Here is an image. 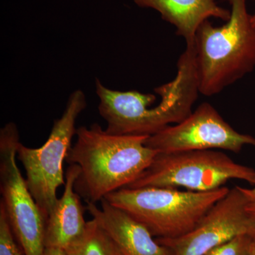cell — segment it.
I'll use <instances>...</instances> for the list:
<instances>
[{
    "mask_svg": "<svg viewBox=\"0 0 255 255\" xmlns=\"http://www.w3.org/2000/svg\"><path fill=\"white\" fill-rule=\"evenodd\" d=\"M100 99L99 112L107 122V132L114 135H150L182 122L192 113L199 93L195 52L186 48L177 62V73L169 82L155 89L161 100L155 107V95L110 90L96 79Z\"/></svg>",
    "mask_w": 255,
    "mask_h": 255,
    "instance_id": "1",
    "label": "cell"
},
{
    "mask_svg": "<svg viewBox=\"0 0 255 255\" xmlns=\"http://www.w3.org/2000/svg\"><path fill=\"white\" fill-rule=\"evenodd\" d=\"M76 135L65 160L80 167L75 190L85 203L130 185L158 153L145 145L147 135H114L97 124L78 128Z\"/></svg>",
    "mask_w": 255,
    "mask_h": 255,
    "instance_id": "2",
    "label": "cell"
},
{
    "mask_svg": "<svg viewBox=\"0 0 255 255\" xmlns=\"http://www.w3.org/2000/svg\"><path fill=\"white\" fill-rule=\"evenodd\" d=\"M231 17L223 26L206 20L194 40L199 93L211 97L255 68V26L247 0H226Z\"/></svg>",
    "mask_w": 255,
    "mask_h": 255,
    "instance_id": "3",
    "label": "cell"
},
{
    "mask_svg": "<svg viewBox=\"0 0 255 255\" xmlns=\"http://www.w3.org/2000/svg\"><path fill=\"white\" fill-rule=\"evenodd\" d=\"M229 190L226 187L207 191L126 187L105 199L143 225L153 237L176 238L190 232Z\"/></svg>",
    "mask_w": 255,
    "mask_h": 255,
    "instance_id": "4",
    "label": "cell"
},
{
    "mask_svg": "<svg viewBox=\"0 0 255 255\" xmlns=\"http://www.w3.org/2000/svg\"><path fill=\"white\" fill-rule=\"evenodd\" d=\"M231 179L255 184V170L236 163L222 152L206 150L158 152L150 165L128 188L161 187L207 191Z\"/></svg>",
    "mask_w": 255,
    "mask_h": 255,
    "instance_id": "5",
    "label": "cell"
},
{
    "mask_svg": "<svg viewBox=\"0 0 255 255\" xmlns=\"http://www.w3.org/2000/svg\"><path fill=\"white\" fill-rule=\"evenodd\" d=\"M87 107L86 97L75 90L69 97L63 115L53 124L46 142L38 148L19 142L17 159L26 171V182L33 199L48 219L58 203L57 189L65 184L63 162L76 135L75 123Z\"/></svg>",
    "mask_w": 255,
    "mask_h": 255,
    "instance_id": "6",
    "label": "cell"
},
{
    "mask_svg": "<svg viewBox=\"0 0 255 255\" xmlns=\"http://www.w3.org/2000/svg\"><path fill=\"white\" fill-rule=\"evenodd\" d=\"M19 136L9 123L0 131V204L25 255H44L46 221L16 164Z\"/></svg>",
    "mask_w": 255,
    "mask_h": 255,
    "instance_id": "7",
    "label": "cell"
},
{
    "mask_svg": "<svg viewBox=\"0 0 255 255\" xmlns=\"http://www.w3.org/2000/svg\"><path fill=\"white\" fill-rule=\"evenodd\" d=\"M145 144L163 153L211 149L238 153L243 146H255V138L236 131L212 105L205 102L182 122L147 137Z\"/></svg>",
    "mask_w": 255,
    "mask_h": 255,
    "instance_id": "8",
    "label": "cell"
},
{
    "mask_svg": "<svg viewBox=\"0 0 255 255\" xmlns=\"http://www.w3.org/2000/svg\"><path fill=\"white\" fill-rule=\"evenodd\" d=\"M242 235L255 237V223L248 214L241 187L236 186L218 201L195 227L176 238H155L174 255H205Z\"/></svg>",
    "mask_w": 255,
    "mask_h": 255,
    "instance_id": "9",
    "label": "cell"
},
{
    "mask_svg": "<svg viewBox=\"0 0 255 255\" xmlns=\"http://www.w3.org/2000/svg\"><path fill=\"white\" fill-rule=\"evenodd\" d=\"M101 208L86 203V209L118 247L122 255H174L169 247L156 241L150 231L125 211L105 199Z\"/></svg>",
    "mask_w": 255,
    "mask_h": 255,
    "instance_id": "10",
    "label": "cell"
},
{
    "mask_svg": "<svg viewBox=\"0 0 255 255\" xmlns=\"http://www.w3.org/2000/svg\"><path fill=\"white\" fill-rule=\"evenodd\" d=\"M77 164H70L65 173L63 196L46 221V248L66 251L85 234L87 227L81 197L75 190V183L80 174Z\"/></svg>",
    "mask_w": 255,
    "mask_h": 255,
    "instance_id": "11",
    "label": "cell"
},
{
    "mask_svg": "<svg viewBox=\"0 0 255 255\" xmlns=\"http://www.w3.org/2000/svg\"><path fill=\"white\" fill-rule=\"evenodd\" d=\"M137 6L158 11L164 21L173 25L176 33L184 38L187 46H194L196 31L210 18L225 22L231 10L219 6L216 0H134Z\"/></svg>",
    "mask_w": 255,
    "mask_h": 255,
    "instance_id": "12",
    "label": "cell"
},
{
    "mask_svg": "<svg viewBox=\"0 0 255 255\" xmlns=\"http://www.w3.org/2000/svg\"><path fill=\"white\" fill-rule=\"evenodd\" d=\"M65 252L68 255H122L112 238L94 219L87 222L83 236Z\"/></svg>",
    "mask_w": 255,
    "mask_h": 255,
    "instance_id": "13",
    "label": "cell"
},
{
    "mask_svg": "<svg viewBox=\"0 0 255 255\" xmlns=\"http://www.w3.org/2000/svg\"><path fill=\"white\" fill-rule=\"evenodd\" d=\"M0 255H25L10 226L6 212L0 204Z\"/></svg>",
    "mask_w": 255,
    "mask_h": 255,
    "instance_id": "14",
    "label": "cell"
},
{
    "mask_svg": "<svg viewBox=\"0 0 255 255\" xmlns=\"http://www.w3.org/2000/svg\"><path fill=\"white\" fill-rule=\"evenodd\" d=\"M254 237L242 235L211 250L205 255H249Z\"/></svg>",
    "mask_w": 255,
    "mask_h": 255,
    "instance_id": "15",
    "label": "cell"
},
{
    "mask_svg": "<svg viewBox=\"0 0 255 255\" xmlns=\"http://www.w3.org/2000/svg\"><path fill=\"white\" fill-rule=\"evenodd\" d=\"M246 199V207L248 214L255 223V184L252 189L241 187Z\"/></svg>",
    "mask_w": 255,
    "mask_h": 255,
    "instance_id": "16",
    "label": "cell"
},
{
    "mask_svg": "<svg viewBox=\"0 0 255 255\" xmlns=\"http://www.w3.org/2000/svg\"><path fill=\"white\" fill-rule=\"evenodd\" d=\"M44 255H68L66 252L59 248H48L45 250Z\"/></svg>",
    "mask_w": 255,
    "mask_h": 255,
    "instance_id": "17",
    "label": "cell"
},
{
    "mask_svg": "<svg viewBox=\"0 0 255 255\" xmlns=\"http://www.w3.org/2000/svg\"><path fill=\"white\" fill-rule=\"evenodd\" d=\"M249 255H255V237L253 238V242H252L251 251H250Z\"/></svg>",
    "mask_w": 255,
    "mask_h": 255,
    "instance_id": "18",
    "label": "cell"
},
{
    "mask_svg": "<svg viewBox=\"0 0 255 255\" xmlns=\"http://www.w3.org/2000/svg\"><path fill=\"white\" fill-rule=\"evenodd\" d=\"M251 20H252V23H253V24H254L255 26V11L254 14H252Z\"/></svg>",
    "mask_w": 255,
    "mask_h": 255,
    "instance_id": "19",
    "label": "cell"
}]
</instances>
